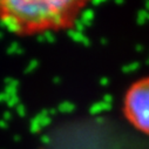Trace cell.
Instances as JSON below:
<instances>
[{
    "instance_id": "cell-2",
    "label": "cell",
    "mask_w": 149,
    "mask_h": 149,
    "mask_svg": "<svg viewBox=\"0 0 149 149\" xmlns=\"http://www.w3.org/2000/svg\"><path fill=\"white\" fill-rule=\"evenodd\" d=\"M122 115L130 127L149 137V75L133 81L126 89Z\"/></svg>"
},
{
    "instance_id": "cell-1",
    "label": "cell",
    "mask_w": 149,
    "mask_h": 149,
    "mask_svg": "<svg viewBox=\"0 0 149 149\" xmlns=\"http://www.w3.org/2000/svg\"><path fill=\"white\" fill-rule=\"evenodd\" d=\"M89 3L84 0H0V24L19 38L75 27Z\"/></svg>"
}]
</instances>
